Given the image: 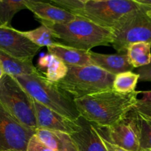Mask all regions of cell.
I'll list each match as a JSON object with an SVG mask.
<instances>
[{"label":"cell","mask_w":151,"mask_h":151,"mask_svg":"<svg viewBox=\"0 0 151 151\" xmlns=\"http://www.w3.org/2000/svg\"><path fill=\"white\" fill-rule=\"evenodd\" d=\"M37 69L47 80L58 83L66 77L69 68L55 55L47 54L40 58Z\"/></svg>","instance_id":"17"},{"label":"cell","mask_w":151,"mask_h":151,"mask_svg":"<svg viewBox=\"0 0 151 151\" xmlns=\"http://www.w3.org/2000/svg\"><path fill=\"white\" fill-rule=\"evenodd\" d=\"M127 55L134 68H140L151 62V43L137 42L131 44Z\"/></svg>","instance_id":"20"},{"label":"cell","mask_w":151,"mask_h":151,"mask_svg":"<svg viewBox=\"0 0 151 151\" xmlns=\"http://www.w3.org/2000/svg\"><path fill=\"white\" fill-rule=\"evenodd\" d=\"M50 3L75 15L83 8L86 0H50Z\"/></svg>","instance_id":"24"},{"label":"cell","mask_w":151,"mask_h":151,"mask_svg":"<svg viewBox=\"0 0 151 151\" xmlns=\"http://www.w3.org/2000/svg\"><path fill=\"white\" fill-rule=\"evenodd\" d=\"M81 129L72 134L78 151H107L98 130L83 118L79 119Z\"/></svg>","instance_id":"13"},{"label":"cell","mask_w":151,"mask_h":151,"mask_svg":"<svg viewBox=\"0 0 151 151\" xmlns=\"http://www.w3.org/2000/svg\"><path fill=\"white\" fill-rule=\"evenodd\" d=\"M137 74L139 76V81L151 82V62L148 65L139 68L137 69Z\"/></svg>","instance_id":"27"},{"label":"cell","mask_w":151,"mask_h":151,"mask_svg":"<svg viewBox=\"0 0 151 151\" xmlns=\"http://www.w3.org/2000/svg\"><path fill=\"white\" fill-rule=\"evenodd\" d=\"M147 9L140 4L139 8L124 16L111 29V45L119 54H126L128 47L134 43H151V19L146 13Z\"/></svg>","instance_id":"5"},{"label":"cell","mask_w":151,"mask_h":151,"mask_svg":"<svg viewBox=\"0 0 151 151\" xmlns=\"http://www.w3.org/2000/svg\"><path fill=\"white\" fill-rule=\"evenodd\" d=\"M67 75L57 85L73 100L112 89L115 75L95 65L68 66Z\"/></svg>","instance_id":"4"},{"label":"cell","mask_w":151,"mask_h":151,"mask_svg":"<svg viewBox=\"0 0 151 151\" xmlns=\"http://www.w3.org/2000/svg\"><path fill=\"white\" fill-rule=\"evenodd\" d=\"M104 129L100 134L110 142L128 151H141L139 123L134 109L117 123Z\"/></svg>","instance_id":"9"},{"label":"cell","mask_w":151,"mask_h":151,"mask_svg":"<svg viewBox=\"0 0 151 151\" xmlns=\"http://www.w3.org/2000/svg\"><path fill=\"white\" fill-rule=\"evenodd\" d=\"M90 55L94 65L115 76L122 72H131L134 69L127 54L107 55L90 51Z\"/></svg>","instance_id":"14"},{"label":"cell","mask_w":151,"mask_h":151,"mask_svg":"<svg viewBox=\"0 0 151 151\" xmlns=\"http://www.w3.org/2000/svg\"><path fill=\"white\" fill-rule=\"evenodd\" d=\"M27 9L30 10L34 17L41 23L66 24L72 22L77 16L60 8L50 2L24 0Z\"/></svg>","instance_id":"12"},{"label":"cell","mask_w":151,"mask_h":151,"mask_svg":"<svg viewBox=\"0 0 151 151\" xmlns=\"http://www.w3.org/2000/svg\"><path fill=\"white\" fill-rule=\"evenodd\" d=\"M0 61L4 68V73L13 77L39 72L36 66L32 63V59L15 58L1 50H0Z\"/></svg>","instance_id":"18"},{"label":"cell","mask_w":151,"mask_h":151,"mask_svg":"<svg viewBox=\"0 0 151 151\" xmlns=\"http://www.w3.org/2000/svg\"><path fill=\"white\" fill-rule=\"evenodd\" d=\"M35 134L0 104V151H27Z\"/></svg>","instance_id":"8"},{"label":"cell","mask_w":151,"mask_h":151,"mask_svg":"<svg viewBox=\"0 0 151 151\" xmlns=\"http://www.w3.org/2000/svg\"><path fill=\"white\" fill-rule=\"evenodd\" d=\"M52 29L60 44L78 50L90 51L97 46H109L112 42V31L94 22L77 16L66 24L41 23Z\"/></svg>","instance_id":"3"},{"label":"cell","mask_w":151,"mask_h":151,"mask_svg":"<svg viewBox=\"0 0 151 151\" xmlns=\"http://www.w3.org/2000/svg\"><path fill=\"white\" fill-rule=\"evenodd\" d=\"M139 6L135 0H86L83 8L75 15L111 29L124 16Z\"/></svg>","instance_id":"7"},{"label":"cell","mask_w":151,"mask_h":151,"mask_svg":"<svg viewBox=\"0 0 151 151\" xmlns=\"http://www.w3.org/2000/svg\"><path fill=\"white\" fill-rule=\"evenodd\" d=\"M38 129L75 134L81 129L80 120H72L34 100Z\"/></svg>","instance_id":"11"},{"label":"cell","mask_w":151,"mask_h":151,"mask_svg":"<svg viewBox=\"0 0 151 151\" xmlns=\"http://www.w3.org/2000/svg\"><path fill=\"white\" fill-rule=\"evenodd\" d=\"M139 4L151 8V0H135Z\"/></svg>","instance_id":"29"},{"label":"cell","mask_w":151,"mask_h":151,"mask_svg":"<svg viewBox=\"0 0 151 151\" xmlns=\"http://www.w3.org/2000/svg\"><path fill=\"white\" fill-rule=\"evenodd\" d=\"M19 32L41 48L42 47H48L59 44L55 32L44 24H41L40 27L32 30H19Z\"/></svg>","instance_id":"19"},{"label":"cell","mask_w":151,"mask_h":151,"mask_svg":"<svg viewBox=\"0 0 151 151\" xmlns=\"http://www.w3.org/2000/svg\"><path fill=\"white\" fill-rule=\"evenodd\" d=\"M0 104L27 128L38 129L33 99L7 74L0 79Z\"/></svg>","instance_id":"6"},{"label":"cell","mask_w":151,"mask_h":151,"mask_svg":"<svg viewBox=\"0 0 151 151\" xmlns=\"http://www.w3.org/2000/svg\"><path fill=\"white\" fill-rule=\"evenodd\" d=\"M146 13H147V16L151 19V8L150 7H147V11H146Z\"/></svg>","instance_id":"31"},{"label":"cell","mask_w":151,"mask_h":151,"mask_svg":"<svg viewBox=\"0 0 151 151\" xmlns=\"http://www.w3.org/2000/svg\"><path fill=\"white\" fill-rule=\"evenodd\" d=\"M41 47L12 27L0 23V50L18 59H32Z\"/></svg>","instance_id":"10"},{"label":"cell","mask_w":151,"mask_h":151,"mask_svg":"<svg viewBox=\"0 0 151 151\" xmlns=\"http://www.w3.org/2000/svg\"><path fill=\"white\" fill-rule=\"evenodd\" d=\"M27 151H53L39 139L36 134L32 136L28 144Z\"/></svg>","instance_id":"26"},{"label":"cell","mask_w":151,"mask_h":151,"mask_svg":"<svg viewBox=\"0 0 151 151\" xmlns=\"http://www.w3.org/2000/svg\"><path fill=\"white\" fill-rule=\"evenodd\" d=\"M14 78L35 101L72 120L78 121L81 117L73 99L40 72Z\"/></svg>","instance_id":"2"},{"label":"cell","mask_w":151,"mask_h":151,"mask_svg":"<svg viewBox=\"0 0 151 151\" xmlns=\"http://www.w3.org/2000/svg\"></svg>","instance_id":"34"},{"label":"cell","mask_w":151,"mask_h":151,"mask_svg":"<svg viewBox=\"0 0 151 151\" xmlns=\"http://www.w3.org/2000/svg\"><path fill=\"white\" fill-rule=\"evenodd\" d=\"M136 112L139 123L141 151L151 149V116L137 111Z\"/></svg>","instance_id":"23"},{"label":"cell","mask_w":151,"mask_h":151,"mask_svg":"<svg viewBox=\"0 0 151 151\" xmlns=\"http://www.w3.org/2000/svg\"><path fill=\"white\" fill-rule=\"evenodd\" d=\"M101 138H102V140H103V144H104L105 147H106L107 151H128L125 150V149L122 148V147H119V146L116 145L108 141L107 139H105L102 135H101Z\"/></svg>","instance_id":"28"},{"label":"cell","mask_w":151,"mask_h":151,"mask_svg":"<svg viewBox=\"0 0 151 151\" xmlns=\"http://www.w3.org/2000/svg\"><path fill=\"white\" fill-rule=\"evenodd\" d=\"M35 134L44 145L53 151H78L70 134L45 129H37Z\"/></svg>","instance_id":"16"},{"label":"cell","mask_w":151,"mask_h":151,"mask_svg":"<svg viewBox=\"0 0 151 151\" xmlns=\"http://www.w3.org/2000/svg\"><path fill=\"white\" fill-rule=\"evenodd\" d=\"M139 76L133 72H125L115 76L113 83L114 91L119 93H131L135 91Z\"/></svg>","instance_id":"22"},{"label":"cell","mask_w":151,"mask_h":151,"mask_svg":"<svg viewBox=\"0 0 151 151\" xmlns=\"http://www.w3.org/2000/svg\"><path fill=\"white\" fill-rule=\"evenodd\" d=\"M142 151H151V149H148V150H142Z\"/></svg>","instance_id":"32"},{"label":"cell","mask_w":151,"mask_h":151,"mask_svg":"<svg viewBox=\"0 0 151 151\" xmlns=\"http://www.w3.org/2000/svg\"><path fill=\"white\" fill-rule=\"evenodd\" d=\"M49 54L54 55L67 66H83L94 65L90 51L78 50L62 45L60 43L47 47Z\"/></svg>","instance_id":"15"},{"label":"cell","mask_w":151,"mask_h":151,"mask_svg":"<svg viewBox=\"0 0 151 151\" xmlns=\"http://www.w3.org/2000/svg\"><path fill=\"white\" fill-rule=\"evenodd\" d=\"M141 91L119 93L106 90L74 100L81 116L102 128L115 125L134 108Z\"/></svg>","instance_id":"1"},{"label":"cell","mask_w":151,"mask_h":151,"mask_svg":"<svg viewBox=\"0 0 151 151\" xmlns=\"http://www.w3.org/2000/svg\"><path fill=\"white\" fill-rule=\"evenodd\" d=\"M142 97L138 99L136 107V111L151 116V91H141Z\"/></svg>","instance_id":"25"},{"label":"cell","mask_w":151,"mask_h":151,"mask_svg":"<svg viewBox=\"0 0 151 151\" xmlns=\"http://www.w3.org/2000/svg\"><path fill=\"white\" fill-rule=\"evenodd\" d=\"M24 9H27L24 0H0V23L4 26L11 27L13 16Z\"/></svg>","instance_id":"21"},{"label":"cell","mask_w":151,"mask_h":151,"mask_svg":"<svg viewBox=\"0 0 151 151\" xmlns=\"http://www.w3.org/2000/svg\"><path fill=\"white\" fill-rule=\"evenodd\" d=\"M4 68H3L2 64H1V61H0V79L3 77V75H4Z\"/></svg>","instance_id":"30"},{"label":"cell","mask_w":151,"mask_h":151,"mask_svg":"<svg viewBox=\"0 0 151 151\" xmlns=\"http://www.w3.org/2000/svg\"><path fill=\"white\" fill-rule=\"evenodd\" d=\"M8 151H16V150H8Z\"/></svg>","instance_id":"33"}]
</instances>
